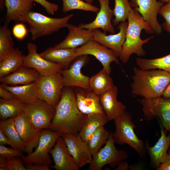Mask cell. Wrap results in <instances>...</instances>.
Returning a JSON list of instances; mask_svg holds the SVG:
<instances>
[{
    "label": "cell",
    "mask_w": 170,
    "mask_h": 170,
    "mask_svg": "<svg viewBox=\"0 0 170 170\" xmlns=\"http://www.w3.org/2000/svg\"><path fill=\"white\" fill-rule=\"evenodd\" d=\"M39 3L42 6L46 12L49 14L53 15L59 8L57 4L51 3L47 0H31Z\"/></svg>",
    "instance_id": "42"
},
{
    "label": "cell",
    "mask_w": 170,
    "mask_h": 170,
    "mask_svg": "<svg viewBox=\"0 0 170 170\" xmlns=\"http://www.w3.org/2000/svg\"><path fill=\"white\" fill-rule=\"evenodd\" d=\"M114 1L113 11L115 18L113 22L114 25H117L120 22L126 21L132 9L128 0H114Z\"/></svg>",
    "instance_id": "36"
},
{
    "label": "cell",
    "mask_w": 170,
    "mask_h": 170,
    "mask_svg": "<svg viewBox=\"0 0 170 170\" xmlns=\"http://www.w3.org/2000/svg\"><path fill=\"white\" fill-rule=\"evenodd\" d=\"M40 75L34 69L22 65L14 72L0 78V82L11 86L26 85L35 82Z\"/></svg>",
    "instance_id": "24"
},
{
    "label": "cell",
    "mask_w": 170,
    "mask_h": 170,
    "mask_svg": "<svg viewBox=\"0 0 170 170\" xmlns=\"http://www.w3.org/2000/svg\"><path fill=\"white\" fill-rule=\"evenodd\" d=\"M62 11L66 13L73 10H80L97 13L99 8L82 0H62Z\"/></svg>",
    "instance_id": "37"
},
{
    "label": "cell",
    "mask_w": 170,
    "mask_h": 170,
    "mask_svg": "<svg viewBox=\"0 0 170 170\" xmlns=\"http://www.w3.org/2000/svg\"><path fill=\"white\" fill-rule=\"evenodd\" d=\"M61 134L49 129H43L35 150L21 157L25 165L35 163L51 165L52 161L49 153Z\"/></svg>",
    "instance_id": "7"
},
{
    "label": "cell",
    "mask_w": 170,
    "mask_h": 170,
    "mask_svg": "<svg viewBox=\"0 0 170 170\" xmlns=\"http://www.w3.org/2000/svg\"><path fill=\"white\" fill-rule=\"evenodd\" d=\"M159 14L164 19L162 28L170 33V1L163 5L160 8Z\"/></svg>",
    "instance_id": "38"
},
{
    "label": "cell",
    "mask_w": 170,
    "mask_h": 170,
    "mask_svg": "<svg viewBox=\"0 0 170 170\" xmlns=\"http://www.w3.org/2000/svg\"><path fill=\"white\" fill-rule=\"evenodd\" d=\"M157 170H170V150H168L165 159Z\"/></svg>",
    "instance_id": "44"
},
{
    "label": "cell",
    "mask_w": 170,
    "mask_h": 170,
    "mask_svg": "<svg viewBox=\"0 0 170 170\" xmlns=\"http://www.w3.org/2000/svg\"><path fill=\"white\" fill-rule=\"evenodd\" d=\"M67 28L69 31L68 34L62 42L54 47L55 48L75 49L92 40V30L70 24Z\"/></svg>",
    "instance_id": "21"
},
{
    "label": "cell",
    "mask_w": 170,
    "mask_h": 170,
    "mask_svg": "<svg viewBox=\"0 0 170 170\" xmlns=\"http://www.w3.org/2000/svg\"><path fill=\"white\" fill-rule=\"evenodd\" d=\"M110 133L105 128L104 126L99 127L92 134L87 143L92 156L97 153L102 146L106 144Z\"/></svg>",
    "instance_id": "34"
},
{
    "label": "cell",
    "mask_w": 170,
    "mask_h": 170,
    "mask_svg": "<svg viewBox=\"0 0 170 170\" xmlns=\"http://www.w3.org/2000/svg\"><path fill=\"white\" fill-rule=\"evenodd\" d=\"M162 97L166 98H170V82L165 90Z\"/></svg>",
    "instance_id": "49"
},
{
    "label": "cell",
    "mask_w": 170,
    "mask_h": 170,
    "mask_svg": "<svg viewBox=\"0 0 170 170\" xmlns=\"http://www.w3.org/2000/svg\"><path fill=\"white\" fill-rule=\"evenodd\" d=\"M44 59L52 62L62 65L66 68L79 56L75 49L49 48L39 54Z\"/></svg>",
    "instance_id": "25"
},
{
    "label": "cell",
    "mask_w": 170,
    "mask_h": 170,
    "mask_svg": "<svg viewBox=\"0 0 170 170\" xmlns=\"http://www.w3.org/2000/svg\"><path fill=\"white\" fill-rule=\"evenodd\" d=\"M28 31L23 22L16 23L13 26L12 32L14 37L19 40H22L28 34Z\"/></svg>",
    "instance_id": "40"
},
{
    "label": "cell",
    "mask_w": 170,
    "mask_h": 170,
    "mask_svg": "<svg viewBox=\"0 0 170 170\" xmlns=\"http://www.w3.org/2000/svg\"><path fill=\"white\" fill-rule=\"evenodd\" d=\"M76 104L80 111L86 115H105L100 103L99 96L90 88H76L75 91Z\"/></svg>",
    "instance_id": "18"
},
{
    "label": "cell",
    "mask_w": 170,
    "mask_h": 170,
    "mask_svg": "<svg viewBox=\"0 0 170 170\" xmlns=\"http://www.w3.org/2000/svg\"><path fill=\"white\" fill-rule=\"evenodd\" d=\"M130 3L131 6L135 8L154 33H161L162 26L157 20V16L164 3L157 0H131Z\"/></svg>",
    "instance_id": "15"
},
{
    "label": "cell",
    "mask_w": 170,
    "mask_h": 170,
    "mask_svg": "<svg viewBox=\"0 0 170 170\" xmlns=\"http://www.w3.org/2000/svg\"><path fill=\"white\" fill-rule=\"evenodd\" d=\"M128 23L121 22L118 26L119 32L107 35L99 29L92 30V40L111 49L116 56L119 57L125 40Z\"/></svg>",
    "instance_id": "17"
},
{
    "label": "cell",
    "mask_w": 170,
    "mask_h": 170,
    "mask_svg": "<svg viewBox=\"0 0 170 170\" xmlns=\"http://www.w3.org/2000/svg\"><path fill=\"white\" fill-rule=\"evenodd\" d=\"M28 53L24 56L23 65L31 67L37 71L42 76H48L60 72L64 69L61 64L47 60L37 52V47L32 42L27 44Z\"/></svg>",
    "instance_id": "12"
},
{
    "label": "cell",
    "mask_w": 170,
    "mask_h": 170,
    "mask_svg": "<svg viewBox=\"0 0 170 170\" xmlns=\"http://www.w3.org/2000/svg\"><path fill=\"white\" fill-rule=\"evenodd\" d=\"M98 1L100 8L94 20L89 23H80L78 26L90 30L101 29L104 32L114 34L115 30L111 22L113 11L109 6V0Z\"/></svg>",
    "instance_id": "20"
},
{
    "label": "cell",
    "mask_w": 170,
    "mask_h": 170,
    "mask_svg": "<svg viewBox=\"0 0 170 170\" xmlns=\"http://www.w3.org/2000/svg\"><path fill=\"white\" fill-rule=\"evenodd\" d=\"M137 65L144 70L158 69L170 73V54L154 59L137 58L136 60Z\"/></svg>",
    "instance_id": "33"
},
{
    "label": "cell",
    "mask_w": 170,
    "mask_h": 170,
    "mask_svg": "<svg viewBox=\"0 0 170 170\" xmlns=\"http://www.w3.org/2000/svg\"><path fill=\"white\" fill-rule=\"evenodd\" d=\"M114 120L115 131L112 133L115 142L118 144H127L134 149L141 156L145 148L143 142L134 132L136 126L132 120V116L126 111Z\"/></svg>",
    "instance_id": "5"
},
{
    "label": "cell",
    "mask_w": 170,
    "mask_h": 170,
    "mask_svg": "<svg viewBox=\"0 0 170 170\" xmlns=\"http://www.w3.org/2000/svg\"><path fill=\"white\" fill-rule=\"evenodd\" d=\"M117 166L116 169V170H128V163L126 162L122 161L117 165Z\"/></svg>",
    "instance_id": "48"
},
{
    "label": "cell",
    "mask_w": 170,
    "mask_h": 170,
    "mask_svg": "<svg viewBox=\"0 0 170 170\" xmlns=\"http://www.w3.org/2000/svg\"><path fill=\"white\" fill-rule=\"evenodd\" d=\"M55 110L54 107L38 99L27 105L23 112L35 128L50 129Z\"/></svg>",
    "instance_id": "9"
},
{
    "label": "cell",
    "mask_w": 170,
    "mask_h": 170,
    "mask_svg": "<svg viewBox=\"0 0 170 170\" xmlns=\"http://www.w3.org/2000/svg\"><path fill=\"white\" fill-rule=\"evenodd\" d=\"M127 19L128 25L125 41L123 45L119 58L122 63L126 64L130 56L135 54L139 56L146 54L143 46L148 42L153 36L142 39L140 37L142 31L144 30L148 34L154 33L139 12L132 9L129 13Z\"/></svg>",
    "instance_id": "3"
},
{
    "label": "cell",
    "mask_w": 170,
    "mask_h": 170,
    "mask_svg": "<svg viewBox=\"0 0 170 170\" xmlns=\"http://www.w3.org/2000/svg\"><path fill=\"white\" fill-rule=\"evenodd\" d=\"M161 135L157 141L153 146L146 145V151L150 159V162L156 170L160 167L165 158L170 146V133L166 135L167 131L159 122Z\"/></svg>",
    "instance_id": "23"
},
{
    "label": "cell",
    "mask_w": 170,
    "mask_h": 170,
    "mask_svg": "<svg viewBox=\"0 0 170 170\" xmlns=\"http://www.w3.org/2000/svg\"><path fill=\"white\" fill-rule=\"evenodd\" d=\"M84 0L86 2L92 4L94 0Z\"/></svg>",
    "instance_id": "50"
},
{
    "label": "cell",
    "mask_w": 170,
    "mask_h": 170,
    "mask_svg": "<svg viewBox=\"0 0 170 170\" xmlns=\"http://www.w3.org/2000/svg\"><path fill=\"white\" fill-rule=\"evenodd\" d=\"M88 55L79 56L74 60L70 67L63 69L60 72L62 75L64 87L90 88L89 78L81 72V69L88 61Z\"/></svg>",
    "instance_id": "11"
},
{
    "label": "cell",
    "mask_w": 170,
    "mask_h": 170,
    "mask_svg": "<svg viewBox=\"0 0 170 170\" xmlns=\"http://www.w3.org/2000/svg\"><path fill=\"white\" fill-rule=\"evenodd\" d=\"M73 16L71 14L62 18H52L31 10L20 15L19 21L28 24L31 39L35 40L67 27L69 21Z\"/></svg>",
    "instance_id": "4"
},
{
    "label": "cell",
    "mask_w": 170,
    "mask_h": 170,
    "mask_svg": "<svg viewBox=\"0 0 170 170\" xmlns=\"http://www.w3.org/2000/svg\"><path fill=\"white\" fill-rule=\"evenodd\" d=\"M0 87L12 93L15 98L27 105L38 99L35 82L30 84L11 86L2 83Z\"/></svg>",
    "instance_id": "26"
},
{
    "label": "cell",
    "mask_w": 170,
    "mask_h": 170,
    "mask_svg": "<svg viewBox=\"0 0 170 170\" xmlns=\"http://www.w3.org/2000/svg\"><path fill=\"white\" fill-rule=\"evenodd\" d=\"M14 118L16 129L25 144L24 152L30 154L37 146L43 130L34 127L23 112Z\"/></svg>",
    "instance_id": "13"
},
{
    "label": "cell",
    "mask_w": 170,
    "mask_h": 170,
    "mask_svg": "<svg viewBox=\"0 0 170 170\" xmlns=\"http://www.w3.org/2000/svg\"><path fill=\"white\" fill-rule=\"evenodd\" d=\"M115 143L112 133L110 132L104 146L92 156L88 170H101L107 164L114 167L128 158V154L124 150L117 149Z\"/></svg>",
    "instance_id": "8"
},
{
    "label": "cell",
    "mask_w": 170,
    "mask_h": 170,
    "mask_svg": "<svg viewBox=\"0 0 170 170\" xmlns=\"http://www.w3.org/2000/svg\"><path fill=\"white\" fill-rule=\"evenodd\" d=\"M146 119L150 121L158 118L163 127L170 133V98L160 97L140 100Z\"/></svg>",
    "instance_id": "10"
},
{
    "label": "cell",
    "mask_w": 170,
    "mask_h": 170,
    "mask_svg": "<svg viewBox=\"0 0 170 170\" xmlns=\"http://www.w3.org/2000/svg\"><path fill=\"white\" fill-rule=\"evenodd\" d=\"M118 89L114 86L99 97L104 110L109 121L115 120L126 111V106L117 99Z\"/></svg>",
    "instance_id": "22"
},
{
    "label": "cell",
    "mask_w": 170,
    "mask_h": 170,
    "mask_svg": "<svg viewBox=\"0 0 170 170\" xmlns=\"http://www.w3.org/2000/svg\"><path fill=\"white\" fill-rule=\"evenodd\" d=\"M21 151L18 150L8 148L4 145L0 144V155L6 158L14 157H22L24 156Z\"/></svg>",
    "instance_id": "41"
},
{
    "label": "cell",
    "mask_w": 170,
    "mask_h": 170,
    "mask_svg": "<svg viewBox=\"0 0 170 170\" xmlns=\"http://www.w3.org/2000/svg\"><path fill=\"white\" fill-rule=\"evenodd\" d=\"M54 163L50 167L56 170H79L77 165L70 153L66 144L60 136L56 141L54 147L49 152Z\"/></svg>",
    "instance_id": "19"
},
{
    "label": "cell",
    "mask_w": 170,
    "mask_h": 170,
    "mask_svg": "<svg viewBox=\"0 0 170 170\" xmlns=\"http://www.w3.org/2000/svg\"><path fill=\"white\" fill-rule=\"evenodd\" d=\"M35 82L38 99L55 108L60 99L64 87L60 72L48 76L40 75Z\"/></svg>",
    "instance_id": "6"
},
{
    "label": "cell",
    "mask_w": 170,
    "mask_h": 170,
    "mask_svg": "<svg viewBox=\"0 0 170 170\" xmlns=\"http://www.w3.org/2000/svg\"><path fill=\"white\" fill-rule=\"evenodd\" d=\"M89 86L90 89L99 96L115 85L110 75L103 68L89 78Z\"/></svg>",
    "instance_id": "30"
},
{
    "label": "cell",
    "mask_w": 170,
    "mask_h": 170,
    "mask_svg": "<svg viewBox=\"0 0 170 170\" xmlns=\"http://www.w3.org/2000/svg\"><path fill=\"white\" fill-rule=\"evenodd\" d=\"M161 1L164 3H167L170 1V0H160Z\"/></svg>",
    "instance_id": "51"
},
{
    "label": "cell",
    "mask_w": 170,
    "mask_h": 170,
    "mask_svg": "<svg viewBox=\"0 0 170 170\" xmlns=\"http://www.w3.org/2000/svg\"><path fill=\"white\" fill-rule=\"evenodd\" d=\"M27 104L16 98L9 100L0 99V118L1 120L14 118L23 112Z\"/></svg>",
    "instance_id": "32"
},
{
    "label": "cell",
    "mask_w": 170,
    "mask_h": 170,
    "mask_svg": "<svg viewBox=\"0 0 170 170\" xmlns=\"http://www.w3.org/2000/svg\"><path fill=\"white\" fill-rule=\"evenodd\" d=\"M0 170H8L6 158L0 155Z\"/></svg>",
    "instance_id": "47"
},
{
    "label": "cell",
    "mask_w": 170,
    "mask_h": 170,
    "mask_svg": "<svg viewBox=\"0 0 170 170\" xmlns=\"http://www.w3.org/2000/svg\"><path fill=\"white\" fill-rule=\"evenodd\" d=\"M0 130L7 137L12 144V147L24 152L25 146L16 130L14 118H10L0 121Z\"/></svg>",
    "instance_id": "29"
},
{
    "label": "cell",
    "mask_w": 170,
    "mask_h": 170,
    "mask_svg": "<svg viewBox=\"0 0 170 170\" xmlns=\"http://www.w3.org/2000/svg\"><path fill=\"white\" fill-rule=\"evenodd\" d=\"M75 50L79 56L91 55L94 56L101 63L103 68L109 75L111 71V63L114 62L120 64L118 58L111 49L93 40Z\"/></svg>",
    "instance_id": "14"
},
{
    "label": "cell",
    "mask_w": 170,
    "mask_h": 170,
    "mask_svg": "<svg viewBox=\"0 0 170 170\" xmlns=\"http://www.w3.org/2000/svg\"><path fill=\"white\" fill-rule=\"evenodd\" d=\"M55 110L50 130L61 133H78L87 115L78 110L72 87H64Z\"/></svg>",
    "instance_id": "1"
},
{
    "label": "cell",
    "mask_w": 170,
    "mask_h": 170,
    "mask_svg": "<svg viewBox=\"0 0 170 170\" xmlns=\"http://www.w3.org/2000/svg\"><path fill=\"white\" fill-rule=\"evenodd\" d=\"M131 83L132 94L150 99L161 97L170 82V73L158 69L133 68Z\"/></svg>",
    "instance_id": "2"
},
{
    "label": "cell",
    "mask_w": 170,
    "mask_h": 170,
    "mask_svg": "<svg viewBox=\"0 0 170 170\" xmlns=\"http://www.w3.org/2000/svg\"><path fill=\"white\" fill-rule=\"evenodd\" d=\"M0 144L10 145L11 147L12 144L7 137L0 130Z\"/></svg>",
    "instance_id": "46"
},
{
    "label": "cell",
    "mask_w": 170,
    "mask_h": 170,
    "mask_svg": "<svg viewBox=\"0 0 170 170\" xmlns=\"http://www.w3.org/2000/svg\"><path fill=\"white\" fill-rule=\"evenodd\" d=\"M110 121L106 115L93 114L87 115L78 134L85 142H88L93 133L99 127Z\"/></svg>",
    "instance_id": "27"
},
{
    "label": "cell",
    "mask_w": 170,
    "mask_h": 170,
    "mask_svg": "<svg viewBox=\"0 0 170 170\" xmlns=\"http://www.w3.org/2000/svg\"><path fill=\"white\" fill-rule=\"evenodd\" d=\"M14 48L11 31L5 24L0 27V61L9 55Z\"/></svg>",
    "instance_id": "35"
},
{
    "label": "cell",
    "mask_w": 170,
    "mask_h": 170,
    "mask_svg": "<svg viewBox=\"0 0 170 170\" xmlns=\"http://www.w3.org/2000/svg\"><path fill=\"white\" fill-rule=\"evenodd\" d=\"M7 9L5 16L8 23L11 21L19 22L22 14L31 10L33 8L31 0H5Z\"/></svg>",
    "instance_id": "28"
},
{
    "label": "cell",
    "mask_w": 170,
    "mask_h": 170,
    "mask_svg": "<svg viewBox=\"0 0 170 170\" xmlns=\"http://www.w3.org/2000/svg\"><path fill=\"white\" fill-rule=\"evenodd\" d=\"M0 96L1 98L9 100L15 98V96L11 92L0 87Z\"/></svg>",
    "instance_id": "45"
},
{
    "label": "cell",
    "mask_w": 170,
    "mask_h": 170,
    "mask_svg": "<svg viewBox=\"0 0 170 170\" xmlns=\"http://www.w3.org/2000/svg\"><path fill=\"white\" fill-rule=\"evenodd\" d=\"M27 170H50L49 165L40 163H33L25 165Z\"/></svg>",
    "instance_id": "43"
},
{
    "label": "cell",
    "mask_w": 170,
    "mask_h": 170,
    "mask_svg": "<svg viewBox=\"0 0 170 170\" xmlns=\"http://www.w3.org/2000/svg\"><path fill=\"white\" fill-rule=\"evenodd\" d=\"M61 136L65 143L70 153L80 168L91 163L92 156L88 143L82 139L78 133H63Z\"/></svg>",
    "instance_id": "16"
},
{
    "label": "cell",
    "mask_w": 170,
    "mask_h": 170,
    "mask_svg": "<svg viewBox=\"0 0 170 170\" xmlns=\"http://www.w3.org/2000/svg\"><path fill=\"white\" fill-rule=\"evenodd\" d=\"M6 159L8 170H27L21 157H14Z\"/></svg>",
    "instance_id": "39"
},
{
    "label": "cell",
    "mask_w": 170,
    "mask_h": 170,
    "mask_svg": "<svg viewBox=\"0 0 170 170\" xmlns=\"http://www.w3.org/2000/svg\"><path fill=\"white\" fill-rule=\"evenodd\" d=\"M24 56L18 48H15L8 56L0 61V78L9 74L22 65Z\"/></svg>",
    "instance_id": "31"
}]
</instances>
